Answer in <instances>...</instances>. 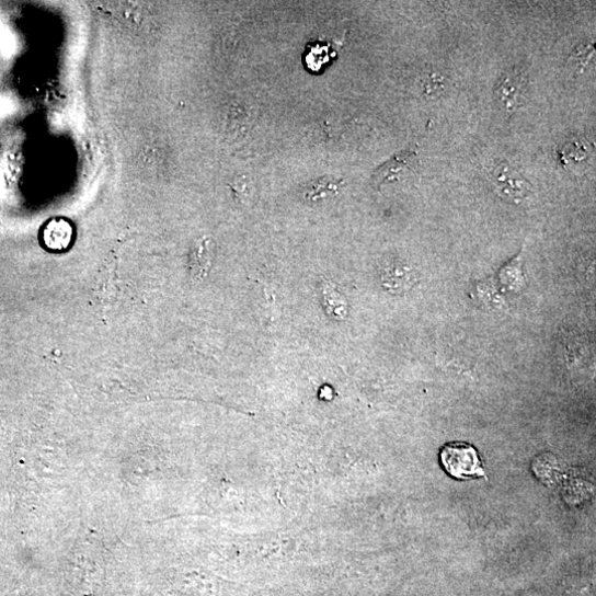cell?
<instances>
[{
	"label": "cell",
	"instance_id": "6",
	"mask_svg": "<svg viewBox=\"0 0 596 596\" xmlns=\"http://www.w3.org/2000/svg\"><path fill=\"white\" fill-rule=\"evenodd\" d=\"M335 56L331 46L325 43H312L307 47L305 54V64L313 72L323 70Z\"/></svg>",
	"mask_w": 596,
	"mask_h": 596
},
{
	"label": "cell",
	"instance_id": "7",
	"mask_svg": "<svg viewBox=\"0 0 596 596\" xmlns=\"http://www.w3.org/2000/svg\"><path fill=\"white\" fill-rule=\"evenodd\" d=\"M342 187V182L324 177L312 183L306 191L305 197L310 203H322L333 198Z\"/></svg>",
	"mask_w": 596,
	"mask_h": 596
},
{
	"label": "cell",
	"instance_id": "4",
	"mask_svg": "<svg viewBox=\"0 0 596 596\" xmlns=\"http://www.w3.org/2000/svg\"><path fill=\"white\" fill-rule=\"evenodd\" d=\"M417 164V154L408 149L396 157H393L389 162L385 163L379 168L374 174V183L381 187L387 183L399 181L405 174L412 172Z\"/></svg>",
	"mask_w": 596,
	"mask_h": 596
},
{
	"label": "cell",
	"instance_id": "9",
	"mask_svg": "<svg viewBox=\"0 0 596 596\" xmlns=\"http://www.w3.org/2000/svg\"><path fill=\"white\" fill-rule=\"evenodd\" d=\"M593 56H594L593 46L582 45L572 53L569 59V65L574 71L582 73L584 71V68L592 60Z\"/></svg>",
	"mask_w": 596,
	"mask_h": 596
},
{
	"label": "cell",
	"instance_id": "8",
	"mask_svg": "<svg viewBox=\"0 0 596 596\" xmlns=\"http://www.w3.org/2000/svg\"><path fill=\"white\" fill-rule=\"evenodd\" d=\"M322 291L328 313L336 319H342L345 316L346 309L345 305H343L344 300L342 296L329 283L324 284Z\"/></svg>",
	"mask_w": 596,
	"mask_h": 596
},
{
	"label": "cell",
	"instance_id": "1",
	"mask_svg": "<svg viewBox=\"0 0 596 596\" xmlns=\"http://www.w3.org/2000/svg\"><path fill=\"white\" fill-rule=\"evenodd\" d=\"M439 462L444 471L456 480L486 478L479 451L466 442H451L440 447Z\"/></svg>",
	"mask_w": 596,
	"mask_h": 596
},
{
	"label": "cell",
	"instance_id": "2",
	"mask_svg": "<svg viewBox=\"0 0 596 596\" xmlns=\"http://www.w3.org/2000/svg\"><path fill=\"white\" fill-rule=\"evenodd\" d=\"M491 177L495 188L503 197L522 200L527 198L531 192L528 181L507 163L496 167L491 173Z\"/></svg>",
	"mask_w": 596,
	"mask_h": 596
},
{
	"label": "cell",
	"instance_id": "5",
	"mask_svg": "<svg viewBox=\"0 0 596 596\" xmlns=\"http://www.w3.org/2000/svg\"><path fill=\"white\" fill-rule=\"evenodd\" d=\"M524 87V76L512 71L502 78L495 89L496 100L505 110L512 111L520 104Z\"/></svg>",
	"mask_w": 596,
	"mask_h": 596
},
{
	"label": "cell",
	"instance_id": "3",
	"mask_svg": "<svg viewBox=\"0 0 596 596\" xmlns=\"http://www.w3.org/2000/svg\"><path fill=\"white\" fill-rule=\"evenodd\" d=\"M39 239L42 245L47 251L55 253L66 252L73 243V225L62 217L53 218L43 226Z\"/></svg>",
	"mask_w": 596,
	"mask_h": 596
}]
</instances>
